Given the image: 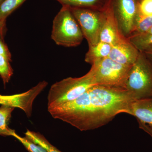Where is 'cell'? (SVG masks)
Returning a JSON list of instances; mask_svg holds the SVG:
<instances>
[{
	"mask_svg": "<svg viewBox=\"0 0 152 152\" xmlns=\"http://www.w3.org/2000/svg\"><path fill=\"white\" fill-rule=\"evenodd\" d=\"M134 101L124 88L95 85L75 100L48 108L54 118L86 131L107 124L118 114H129Z\"/></svg>",
	"mask_w": 152,
	"mask_h": 152,
	"instance_id": "cell-1",
	"label": "cell"
},
{
	"mask_svg": "<svg viewBox=\"0 0 152 152\" xmlns=\"http://www.w3.org/2000/svg\"><path fill=\"white\" fill-rule=\"evenodd\" d=\"M96 85L91 69L80 77L63 79L53 84L49 91L48 108L75 100Z\"/></svg>",
	"mask_w": 152,
	"mask_h": 152,
	"instance_id": "cell-2",
	"label": "cell"
},
{
	"mask_svg": "<svg viewBox=\"0 0 152 152\" xmlns=\"http://www.w3.org/2000/svg\"><path fill=\"white\" fill-rule=\"evenodd\" d=\"M125 88L134 101L152 97V63L142 52L131 68Z\"/></svg>",
	"mask_w": 152,
	"mask_h": 152,
	"instance_id": "cell-3",
	"label": "cell"
},
{
	"mask_svg": "<svg viewBox=\"0 0 152 152\" xmlns=\"http://www.w3.org/2000/svg\"><path fill=\"white\" fill-rule=\"evenodd\" d=\"M51 37L61 46L76 47L82 43L83 35L69 7L62 6L55 17Z\"/></svg>",
	"mask_w": 152,
	"mask_h": 152,
	"instance_id": "cell-4",
	"label": "cell"
},
{
	"mask_svg": "<svg viewBox=\"0 0 152 152\" xmlns=\"http://www.w3.org/2000/svg\"><path fill=\"white\" fill-rule=\"evenodd\" d=\"M132 66L121 64L107 57L93 64L91 69L96 85L125 88Z\"/></svg>",
	"mask_w": 152,
	"mask_h": 152,
	"instance_id": "cell-5",
	"label": "cell"
},
{
	"mask_svg": "<svg viewBox=\"0 0 152 152\" xmlns=\"http://www.w3.org/2000/svg\"><path fill=\"white\" fill-rule=\"evenodd\" d=\"M69 8L88 46L98 43L106 20V10L100 11L85 8Z\"/></svg>",
	"mask_w": 152,
	"mask_h": 152,
	"instance_id": "cell-6",
	"label": "cell"
},
{
	"mask_svg": "<svg viewBox=\"0 0 152 152\" xmlns=\"http://www.w3.org/2000/svg\"><path fill=\"white\" fill-rule=\"evenodd\" d=\"M140 0H111V5L121 32L126 37L133 34Z\"/></svg>",
	"mask_w": 152,
	"mask_h": 152,
	"instance_id": "cell-7",
	"label": "cell"
},
{
	"mask_svg": "<svg viewBox=\"0 0 152 152\" xmlns=\"http://www.w3.org/2000/svg\"><path fill=\"white\" fill-rule=\"evenodd\" d=\"M48 85V82L42 81L25 92L12 95H0V104L21 109L27 116L30 117L34 101Z\"/></svg>",
	"mask_w": 152,
	"mask_h": 152,
	"instance_id": "cell-8",
	"label": "cell"
},
{
	"mask_svg": "<svg viewBox=\"0 0 152 152\" xmlns=\"http://www.w3.org/2000/svg\"><path fill=\"white\" fill-rule=\"evenodd\" d=\"M106 20L100 35L99 41L113 46L129 40L121 32L112 8L111 5L106 10Z\"/></svg>",
	"mask_w": 152,
	"mask_h": 152,
	"instance_id": "cell-9",
	"label": "cell"
},
{
	"mask_svg": "<svg viewBox=\"0 0 152 152\" xmlns=\"http://www.w3.org/2000/svg\"><path fill=\"white\" fill-rule=\"evenodd\" d=\"M140 51L129 39L112 46L109 58L125 66H132L135 62Z\"/></svg>",
	"mask_w": 152,
	"mask_h": 152,
	"instance_id": "cell-10",
	"label": "cell"
},
{
	"mask_svg": "<svg viewBox=\"0 0 152 152\" xmlns=\"http://www.w3.org/2000/svg\"><path fill=\"white\" fill-rule=\"evenodd\" d=\"M129 114L152 129V97L134 101Z\"/></svg>",
	"mask_w": 152,
	"mask_h": 152,
	"instance_id": "cell-11",
	"label": "cell"
},
{
	"mask_svg": "<svg viewBox=\"0 0 152 152\" xmlns=\"http://www.w3.org/2000/svg\"><path fill=\"white\" fill-rule=\"evenodd\" d=\"M62 6L69 7L85 8L104 11L110 5L111 0H56Z\"/></svg>",
	"mask_w": 152,
	"mask_h": 152,
	"instance_id": "cell-12",
	"label": "cell"
},
{
	"mask_svg": "<svg viewBox=\"0 0 152 152\" xmlns=\"http://www.w3.org/2000/svg\"><path fill=\"white\" fill-rule=\"evenodd\" d=\"M88 47V50L85 56V61L91 65L109 57L112 48L109 44L100 41L96 45Z\"/></svg>",
	"mask_w": 152,
	"mask_h": 152,
	"instance_id": "cell-13",
	"label": "cell"
},
{
	"mask_svg": "<svg viewBox=\"0 0 152 152\" xmlns=\"http://www.w3.org/2000/svg\"><path fill=\"white\" fill-rule=\"evenodd\" d=\"M15 109L14 107L6 105L0 107V136H12L15 132L8 126L12 113Z\"/></svg>",
	"mask_w": 152,
	"mask_h": 152,
	"instance_id": "cell-14",
	"label": "cell"
},
{
	"mask_svg": "<svg viewBox=\"0 0 152 152\" xmlns=\"http://www.w3.org/2000/svg\"><path fill=\"white\" fill-rule=\"evenodd\" d=\"M25 134L26 137L35 143L43 147L47 152H62L52 145L40 133L27 130Z\"/></svg>",
	"mask_w": 152,
	"mask_h": 152,
	"instance_id": "cell-15",
	"label": "cell"
},
{
	"mask_svg": "<svg viewBox=\"0 0 152 152\" xmlns=\"http://www.w3.org/2000/svg\"><path fill=\"white\" fill-rule=\"evenodd\" d=\"M128 39L140 52H142L147 48L152 46V35L146 33L133 34Z\"/></svg>",
	"mask_w": 152,
	"mask_h": 152,
	"instance_id": "cell-16",
	"label": "cell"
},
{
	"mask_svg": "<svg viewBox=\"0 0 152 152\" xmlns=\"http://www.w3.org/2000/svg\"><path fill=\"white\" fill-rule=\"evenodd\" d=\"M26 0H4L0 5V20L6 21L7 17Z\"/></svg>",
	"mask_w": 152,
	"mask_h": 152,
	"instance_id": "cell-17",
	"label": "cell"
},
{
	"mask_svg": "<svg viewBox=\"0 0 152 152\" xmlns=\"http://www.w3.org/2000/svg\"><path fill=\"white\" fill-rule=\"evenodd\" d=\"M152 26V17H145L137 14L133 34L146 33Z\"/></svg>",
	"mask_w": 152,
	"mask_h": 152,
	"instance_id": "cell-18",
	"label": "cell"
},
{
	"mask_svg": "<svg viewBox=\"0 0 152 152\" xmlns=\"http://www.w3.org/2000/svg\"><path fill=\"white\" fill-rule=\"evenodd\" d=\"M10 62L5 57L0 56V77L4 86L9 83L13 74Z\"/></svg>",
	"mask_w": 152,
	"mask_h": 152,
	"instance_id": "cell-19",
	"label": "cell"
},
{
	"mask_svg": "<svg viewBox=\"0 0 152 152\" xmlns=\"http://www.w3.org/2000/svg\"><path fill=\"white\" fill-rule=\"evenodd\" d=\"M12 137L20 142L29 152H47L43 147L31 141L26 137H22L15 132Z\"/></svg>",
	"mask_w": 152,
	"mask_h": 152,
	"instance_id": "cell-20",
	"label": "cell"
},
{
	"mask_svg": "<svg viewBox=\"0 0 152 152\" xmlns=\"http://www.w3.org/2000/svg\"><path fill=\"white\" fill-rule=\"evenodd\" d=\"M137 14L145 17H152V0H140Z\"/></svg>",
	"mask_w": 152,
	"mask_h": 152,
	"instance_id": "cell-21",
	"label": "cell"
},
{
	"mask_svg": "<svg viewBox=\"0 0 152 152\" xmlns=\"http://www.w3.org/2000/svg\"><path fill=\"white\" fill-rule=\"evenodd\" d=\"M0 56H3L12 61V55L7 45L5 43L4 39L0 38Z\"/></svg>",
	"mask_w": 152,
	"mask_h": 152,
	"instance_id": "cell-22",
	"label": "cell"
},
{
	"mask_svg": "<svg viewBox=\"0 0 152 152\" xmlns=\"http://www.w3.org/2000/svg\"><path fill=\"white\" fill-rule=\"evenodd\" d=\"M139 124V128L143 130L144 132H145L152 138V129L148 126V125L141 122L137 121Z\"/></svg>",
	"mask_w": 152,
	"mask_h": 152,
	"instance_id": "cell-23",
	"label": "cell"
},
{
	"mask_svg": "<svg viewBox=\"0 0 152 152\" xmlns=\"http://www.w3.org/2000/svg\"><path fill=\"white\" fill-rule=\"evenodd\" d=\"M6 31V21L0 20V38L4 39Z\"/></svg>",
	"mask_w": 152,
	"mask_h": 152,
	"instance_id": "cell-24",
	"label": "cell"
},
{
	"mask_svg": "<svg viewBox=\"0 0 152 152\" xmlns=\"http://www.w3.org/2000/svg\"><path fill=\"white\" fill-rule=\"evenodd\" d=\"M147 58L152 63V46L147 48L142 52Z\"/></svg>",
	"mask_w": 152,
	"mask_h": 152,
	"instance_id": "cell-25",
	"label": "cell"
},
{
	"mask_svg": "<svg viewBox=\"0 0 152 152\" xmlns=\"http://www.w3.org/2000/svg\"><path fill=\"white\" fill-rule=\"evenodd\" d=\"M146 34H148L151 35H152V26L151 27V28L146 33H145Z\"/></svg>",
	"mask_w": 152,
	"mask_h": 152,
	"instance_id": "cell-26",
	"label": "cell"
},
{
	"mask_svg": "<svg viewBox=\"0 0 152 152\" xmlns=\"http://www.w3.org/2000/svg\"><path fill=\"white\" fill-rule=\"evenodd\" d=\"M4 1V0H0V5L2 4Z\"/></svg>",
	"mask_w": 152,
	"mask_h": 152,
	"instance_id": "cell-27",
	"label": "cell"
}]
</instances>
